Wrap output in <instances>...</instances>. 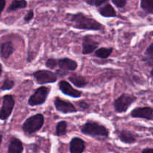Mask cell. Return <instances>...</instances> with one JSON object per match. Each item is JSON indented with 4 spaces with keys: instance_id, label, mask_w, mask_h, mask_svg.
<instances>
[{
    "instance_id": "ffe728a7",
    "label": "cell",
    "mask_w": 153,
    "mask_h": 153,
    "mask_svg": "<svg viewBox=\"0 0 153 153\" xmlns=\"http://www.w3.org/2000/svg\"><path fill=\"white\" fill-rule=\"evenodd\" d=\"M112 52H113V49H112V48L102 47L96 50L95 55L100 58L106 59V58H108L111 55Z\"/></svg>"
},
{
    "instance_id": "4dcf8cb0",
    "label": "cell",
    "mask_w": 153,
    "mask_h": 153,
    "mask_svg": "<svg viewBox=\"0 0 153 153\" xmlns=\"http://www.w3.org/2000/svg\"><path fill=\"white\" fill-rule=\"evenodd\" d=\"M141 153H153L152 148H146V149H143Z\"/></svg>"
},
{
    "instance_id": "3957f363",
    "label": "cell",
    "mask_w": 153,
    "mask_h": 153,
    "mask_svg": "<svg viewBox=\"0 0 153 153\" xmlns=\"http://www.w3.org/2000/svg\"><path fill=\"white\" fill-rule=\"evenodd\" d=\"M44 123V117L41 114H37L30 117L22 124V128L26 134H31L41 129Z\"/></svg>"
},
{
    "instance_id": "7a4b0ae2",
    "label": "cell",
    "mask_w": 153,
    "mask_h": 153,
    "mask_svg": "<svg viewBox=\"0 0 153 153\" xmlns=\"http://www.w3.org/2000/svg\"><path fill=\"white\" fill-rule=\"evenodd\" d=\"M81 131L93 137H108L109 135L108 129L105 126L92 120L87 121L81 127Z\"/></svg>"
},
{
    "instance_id": "d6986e66",
    "label": "cell",
    "mask_w": 153,
    "mask_h": 153,
    "mask_svg": "<svg viewBox=\"0 0 153 153\" xmlns=\"http://www.w3.org/2000/svg\"><path fill=\"white\" fill-rule=\"evenodd\" d=\"M26 0H13L7 8V12H13L19 9H23L27 7Z\"/></svg>"
},
{
    "instance_id": "603a6c76",
    "label": "cell",
    "mask_w": 153,
    "mask_h": 153,
    "mask_svg": "<svg viewBox=\"0 0 153 153\" xmlns=\"http://www.w3.org/2000/svg\"><path fill=\"white\" fill-rule=\"evenodd\" d=\"M144 61H146L147 64L152 67V61H153V43H150L146 49L144 53Z\"/></svg>"
},
{
    "instance_id": "5b68a950",
    "label": "cell",
    "mask_w": 153,
    "mask_h": 153,
    "mask_svg": "<svg viewBox=\"0 0 153 153\" xmlns=\"http://www.w3.org/2000/svg\"><path fill=\"white\" fill-rule=\"evenodd\" d=\"M49 92H50V88L49 87H40L30 97L28 102V105L30 106H37L43 105L47 100Z\"/></svg>"
},
{
    "instance_id": "d6a6232c",
    "label": "cell",
    "mask_w": 153,
    "mask_h": 153,
    "mask_svg": "<svg viewBox=\"0 0 153 153\" xmlns=\"http://www.w3.org/2000/svg\"><path fill=\"white\" fill-rule=\"evenodd\" d=\"M1 140H2V136L0 135V145H1Z\"/></svg>"
},
{
    "instance_id": "1f68e13d",
    "label": "cell",
    "mask_w": 153,
    "mask_h": 153,
    "mask_svg": "<svg viewBox=\"0 0 153 153\" xmlns=\"http://www.w3.org/2000/svg\"><path fill=\"white\" fill-rule=\"evenodd\" d=\"M1 73H2V67H1V64H0V76H1Z\"/></svg>"
},
{
    "instance_id": "d4e9b609",
    "label": "cell",
    "mask_w": 153,
    "mask_h": 153,
    "mask_svg": "<svg viewBox=\"0 0 153 153\" xmlns=\"http://www.w3.org/2000/svg\"><path fill=\"white\" fill-rule=\"evenodd\" d=\"M46 66L49 69H55L58 67V60L55 58H49L46 62Z\"/></svg>"
},
{
    "instance_id": "44dd1931",
    "label": "cell",
    "mask_w": 153,
    "mask_h": 153,
    "mask_svg": "<svg viewBox=\"0 0 153 153\" xmlns=\"http://www.w3.org/2000/svg\"><path fill=\"white\" fill-rule=\"evenodd\" d=\"M140 7L147 14H152L153 0H140Z\"/></svg>"
},
{
    "instance_id": "e0dca14e",
    "label": "cell",
    "mask_w": 153,
    "mask_h": 153,
    "mask_svg": "<svg viewBox=\"0 0 153 153\" xmlns=\"http://www.w3.org/2000/svg\"><path fill=\"white\" fill-rule=\"evenodd\" d=\"M13 51H14V48H13V43L10 41L5 42L1 45L0 52H1V57L4 59H7L12 55Z\"/></svg>"
},
{
    "instance_id": "f546056e",
    "label": "cell",
    "mask_w": 153,
    "mask_h": 153,
    "mask_svg": "<svg viewBox=\"0 0 153 153\" xmlns=\"http://www.w3.org/2000/svg\"><path fill=\"white\" fill-rule=\"evenodd\" d=\"M6 5V0H0V14L4 10V7Z\"/></svg>"
},
{
    "instance_id": "ac0fdd59",
    "label": "cell",
    "mask_w": 153,
    "mask_h": 153,
    "mask_svg": "<svg viewBox=\"0 0 153 153\" xmlns=\"http://www.w3.org/2000/svg\"><path fill=\"white\" fill-rule=\"evenodd\" d=\"M69 81L71 83H73L75 86L79 88H85L87 85V84H88L86 79L84 76L78 74H73L71 76H70Z\"/></svg>"
},
{
    "instance_id": "8fae6325",
    "label": "cell",
    "mask_w": 153,
    "mask_h": 153,
    "mask_svg": "<svg viewBox=\"0 0 153 153\" xmlns=\"http://www.w3.org/2000/svg\"><path fill=\"white\" fill-rule=\"evenodd\" d=\"M99 42L94 40L91 36L87 35L84 37L82 40V54L83 55H89L97 50L98 48Z\"/></svg>"
},
{
    "instance_id": "5bb4252c",
    "label": "cell",
    "mask_w": 153,
    "mask_h": 153,
    "mask_svg": "<svg viewBox=\"0 0 153 153\" xmlns=\"http://www.w3.org/2000/svg\"><path fill=\"white\" fill-rule=\"evenodd\" d=\"M117 136L119 137L120 140L124 143H127V144H131L136 142V137L132 132L128 130H121V131H118Z\"/></svg>"
},
{
    "instance_id": "9c48e42d",
    "label": "cell",
    "mask_w": 153,
    "mask_h": 153,
    "mask_svg": "<svg viewBox=\"0 0 153 153\" xmlns=\"http://www.w3.org/2000/svg\"><path fill=\"white\" fill-rule=\"evenodd\" d=\"M131 116L134 118H140L151 121L153 119V109L149 106L136 108L131 111Z\"/></svg>"
},
{
    "instance_id": "ba28073f",
    "label": "cell",
    "mask_w": 153,
    "mask_h": 153,
    "mask_svg": "<svg viewBox=\"0 0 153 153\" xmlns=\"http://www.w3.org/2000/svg\"><path fill=\"white\" fill-rule=\"evenodd\" d=\"M55 108L58 111L62 114H72L77 112V109L73 104L68 102L67 100H62L60 97H56L54 100Z\"/></svg>"
},
{
    "instance_id": "83f0119b",
    "label": "cell",
    "mask_w": 153,
    "mask_h": 153,
    "mask_svg": "<svg viewBox=\"0 0 153 153\" xmlns=\"http://www.w3.org/2000/svg\"><path fill=\"white\" fill-rule=\"evenodd\" d=\"M34 10H32V9H31V10H28V12H27V13L25 14V16H24V22H29L30 21L32 20V19L34 18Z\"/></svg>"
},
{
    "instance_id": "7402d4cb",
    "label": "cell",
    "mask_w": 153,
    "mask_h": 153,
    "mask_svg": "<svg viewBox=\"0 0 153 153\" xmlns=\"http://www.w3.org/2000/svg\"><path fill=\"white\" fill-rule=\"evenodd\" d=\"M67 123L66 121H60L56 125L55 128V134L58 137L65 135L67 134Z\"/></svg>"
},
{
    "instance_id": "277c9868",
    "label": "cell",
    "mask_w": 153,
    "mask_h": 153,
    "mask_svg": "<svg viewBox=\"0 0 153 153\" xmlns=\"http://www.w3.org/2000/svg\"><path fill=\"white\" fill-rule=\"evenodd\" d=\"M137 98L131 94H123L114 102V107L117 113H124L136 101Z\"/></svg>"
},
{
    "instance_id": "6da1fadb",
    "label": "cell",
    "mask_w": 153,
    "mask_h": 153,
    "mask_svg": "<svg viewBox=\"0 0 153 153\" xmlns=\"http://www.w3.org/2000/svg\"><path fill=\"white\" fill-rule=\"evenodd\" d=\"M67 19L70 25L79 30L88 31H102L105 26L97 19L87 16L82 12L76 13H67Z\"/></svg>"
},
{
    "instance_id": "4316f807",
    "label": "cell",
    "mask_w": 153,
    "mask_h": 153,
    "mask_svg": "<svg viewBox=\"0 0 153 153\" xmlns=\"http://www.w3.org/2000/svg\"><path fill=\"white\" fill-rule=\"evenodd\" d=\"M111 1L118 8H123L127 3V0H111Z\"/></svg>"
},
{
    "instance_id": "484cf974",
    "label": "cell",
    "mask_w": 153,
    "mask_h": 153,
    "mask_svg": "<svg viewBox=\"0 0 153 153\" xmlns=\"http://www.w3.org/2000/svg\"><path fill=\"white\" fill-rule=\"evenodd\" d=\"M108 0H91L88 4H91V5H94L96 7H101L102 4H105Z\"/></svg>"
},
{
    "instance_id": "f1b7e54d",
    "label": "cell",
    "mask_w": 153,
    "mask_h": 153,
    "mask_svg": "<svg viewBox=\"0 0 153 153\" xmlns=\"http://www.w3.org/2000/svg\"><path fill=\"white\" fill-rule=\"evenodd\" d=\"M79 107H80V108L82 109V110H85V109H87L88 108V104L87 102H85L82 101V102H80L79 103Z\"/></svg>"
},
{
    "instance_id": "7c38bea8",
    "label": "cell",
    "mask_w": 153,
    "mask_h": 153,
    "mask_svg": "<svg viewBox=\"0 0 153 153\" xmlns=\"http://www.w3.org/2000/svg\"><path fill=\"white\" fill-rule=\"evenodd\" d=\"M58 66L60 68V71L67 73L68 71L76 70L78 67V63L71 58H63L58 60Z\"/></svg>"
},
{
    "instance_id": "2e32d148",
    "label": "cell",
    "mask_w": 153,
    "mask_h": 153,
    "mask_svg": "<svg viewBox=\"0 0 153 153\" xmlns=\"http://www.w3.org/2000/svg\"><path fill=\"white\" fill-rule=\"evenodd\" d=\"M23 149V145L19 139L12 138L8 146V153H22Z\"/></svg>"
},
{
    "instance_id": "30bf717a",
    "label": "cell",
    "mask_w": 153,
    "mask_h": 153,
    "mask_svg": "<svg viewBox=\"0 0 153 153\" xmlns=\"http://www.w3.org/2000/svg\"><path fill=\"white\" fill-rule=\"evenodd\" d=\"M58 87H59L60 91L65 95L73 97V98H79V97H82V93L73 88V86L70 85V83H69L67 81H60L59 83H58Z\"/></svg>"
},
{
    "instance_id": "8992f818",
    "label": "cell",
    "mask_w": 153,
    "mask_h": 153,
    "mask_svg": "<svg viewBox=\"0 0 153 153\" xmlns=\"http://www.w3.org/2000/svg\"><path fill=\"white\" fill-rule=\"evenodd\" d=\"M33 76L39 85L54 83L58 79L56 73L46 70H37L33 73Z\"/></svg>"
},
{
    "instance_id": "9a60e30c",
    "label": "cell",
    "mask_w": 153,
    "mask_h": 153,
    "mask_svg": "<svg viewBox=\"0 0 153 153\" xmlns=\"http://www.w3.org/2000/svg\"><path fill=\"white\" fill-rule=\"evenodd\" d=\"M98 12L101 16L104 17H116L117 16L114 7L109 3H107L105 5L102 6L99 8Z\"/></svg>"
},
{
    "instance_id": "4fadbf2b",
    "label": "cell",
    "mask_w": 153,
    "mask_h": 153,
    "mask_svg": "<svg viewBox=\"0 0 153 153\" xmlns=\"http://www.w3.org/2000/svg\"><path fill=\"white\" fill-rule=\"evenodd\" d=\"M85 149V143L79 137H73L70 143V153H82Z\"/></svg>"
},
{
    "instance_id": "cb8c5ba5",
    "label": "cell",
    "mask_w": 153,
    "mask_h": 153,
    "mask_svg": "<svg viewBox=\"0 0 153 153\" xmlns=\"http://www.w3.org/2000/svg\"><path fill=\"white\" fill-rule=\"evenodd\" d=\"M14 81L10 80V79H5V80L3 82L2 85L1 86L0 89H1V91H9V90H11L12 88L14 87Z\"/></svg>"
},
{
    "instance_id": "52a82bcc",
    "label": "cell",
    "mask_w": 153,
    "mask_h": 153,
    "mask_svg": "<svg viewBox=\"0 0 153 153\" xmlns=\"http://www.w3.org/2000/svg\"><path fill=\"white\" fill-rule=\"evenodd\" d=\"M15 101L13 96L7 94L3 97L2 105L0 109V120H7L9 117L11 115L14 107Z\"/></svg>"
}]
</instances>
